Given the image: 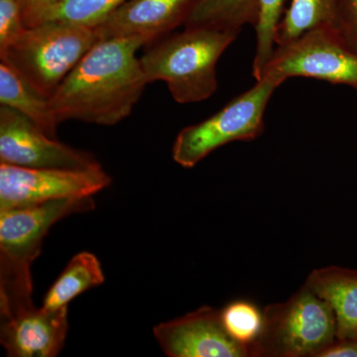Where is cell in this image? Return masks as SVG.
Here are the masks:
<instances>
[{"label": "cell", "mask_w": 357, "mask_h": 357, "mask_svg": "<svg viewBox=\"0 0 357 357\" xmlns=\"http://www.w3.org/2000/svg\"><path fill=\"white\" fill-rule=\"evenodd\" d=\"M137 37L98 40L51 96L59 122L115 126L128 117L148 82L136 53Z\"/></svg>", "instance_id": "6da1fadb"}, {"label": "cell", "mask_w": 357, "mask_h": 357, "mask_svg": "<svg viewBox=\"0 0 357 357\" xmlns=\"http://www.w3.org/2000/svg\"><path fill=\"white\" fill-rule=\"evenodd\" d=\"M259 7V0H194L184 26L239 34L244 26L255 27Z\"/></svg>", "instance_id": "9a60e30c"}, {"label": "cell", "mask_w": 357, "mask_h": 357, "mask_svg": "<svg viewBox=\"0 0 357 357\" xmlns=\"http://www.w3.org/2000/svg\"><path fill=\"white\" fill-rule=\"evenodd\" d=\"M98 41L93 28L45 22L26 28L0 55V60L20 73L42 95L51 98Z\"/></svg>", "instance_id": "277c9868"}, {"label": "cell", "mask_w": 357, "mask_h": 357, "mask_svg": "<svg viewBox=\"0 0 357 357\" xmlns=\"http://www.w3.org/2000/svg\"><path fill=\"white\" fill-rule=\"evenodd\" d=\"M103 282L105 274L98 257L86 251L77 253L45 295L42 307L52 312L68 307L70 301Z\"/></svg>", "instance_id": "2e32d148"}, {"label": "cell", "mask_w": 357, "mask_h": 357, "mask_svg": "<svg viewBox=\"0 0 357 357\" xmlns=\"http://www.w3.org/2000/svg\"><path fill=\"white\" fill-rule=\"evenodd\" d=\"M263 314L251 357H318L337 340L333 310L306 285L285 302L265 307Z\"/></svg>", "instance_id": "5b68a950"}, {"label": "cell", "mask_w": 357, "mask_h": 357, "mask_svg": "<svg viewBox=\"0 0 357 357\" xmlns=\"http://www.w3.org/2000/svg\"><path fill=\"white\" fill-rule=\"evenodd\" d=\"M0 105L17 110L47 135L57 138L59 122L52 110L50 98L3 62L0 63Z\"/></svg>", "instance_id": "5bb4252c"}, {"label": "cell", "mask_w": 357, "mask_h": 357, "mask_svg": "<svg viewBox=\"0 0 357 357\" xmlns=\"http://www.w3.org/2000/svg\"><path fill=\"white\" fill-rule=\"evenodd\" d=\"M126 0H60L44 22H63L95 28Z\"/></svg>", "instance_id": "d6986e66"}, {"label": "cell", "mask_w": 357, "mask_h": 357, "mask_svg": "<svg viewBox=\"0 0 357 357\" xmlns=\"http://www.w3.org/2000/svg\"><path fill=\"white\" fill-rule=\"evenodd\" d=\"M304 285L333 310L337 338L357 340V270L328 266L314 270Z\"/></svg>", "instance_id": "4fadbf2b"}, {"label": "cell", "mask_w": 357, "mask_h": 357, "mask_svg": "<svg viewBox=\"0 0 357 357\" xmlns=\"http://www.w3.org/2000/svg\"><path fill=\"white\" fill-rule=\"evenodd\" d=\"M237 35L185 28L148 45L140 58L148 84L165 82L174 100L182 105L208 100L218 89V60Z\"/></svg>", "instance_id": "3957f363"}, {"label": "cell", "mask_w": 357, "mask_h": 357, "mask_svg": "<svg viewBox=\"0 0 357 357\" xmlns=\"http://www.w3.org/2000/svg\"><path fill=\"white\" fill-rule=\"evenodd\" d=\"M95 208L93 197L54 199L0 211V316L1 319L35 307L31 266L45 236L55 223Z\"/></svg>", "instance_id": "7a4b0ae2"}, {"label": "cell", "mask_w": 357, "mask_h": 357, "mask_svg": "<svg viewBox=\"0 0 357 357\" xmlns=\"http://www.w3.org/2000/svg\"><path fill=\"white\" fill-rule=\"evenodd\" d=\"M18 0H0V55L26 30Z\"/></svg>", "instance_id": "44dd1931"}, {"label": "cell", "mask_w": 357, "mask_h": 357, "mask_svg": "<svg viewBox=\"0 0 357 357\" xmlns=\"http://www.w3.org/2000/svg\"><path fill=\"white\" fill-rule=\"evenodd\" d=\"M22 8L26 27L42 24L60 0H18Z\"/></svg>", "instance_id": "603a6c76"}, {"label": "cell", "mask_w": 357, "mask_h": 357, "mask_svg": "<svg viewBox=\"0 0 357 357\" xmlns=\"http://www.w3.org/2000/svg\"><path fill=\"white\" fill-rule=\"evenodd\" d=\"M194 0H126L93 28L98 40L137 37L148 45L184 25Z\"/></svg>", "instance_id": "8fae6325"}, {"label": "cell", "mask_w": 357, "mask_h": 357, "mask_svg": "<svg viewBox=\"0 0 357 357\" xmlns=\"http://www.w3.org/2000/svg\"><path fill=\"white\" fill-rule=\"evenodd\" d=\"M281 84L269 77L234 98L217 114L183 128L174 142V161L192 168L218 148L234 141H252L264 132L268 102Z\"/></svg>", "instance_id": "8992f818"}, {"label": "cell", "mask_w": 357, "mask_h": 357, "mask_svg": "<svg viewBox=\"0 0 357 357\" xmlns=\"http://www.w3.org/2000/svg\"><path fill=\"white\" fill-rule=\"evenodd\" d=\"M153 333L167 356L249 357L248 349L223 328L220 311L208 306L159 324Z\"/></svg>", "instance_id": "30bf717a"}, {"label": "cell", "mask_w": 357, "mask_h": 357, "mask_svg": "<svg viewBox=\"0 0 357 357\" xmlns=\"http://www.w3.org/2000/svg\"><path fill=\"white\" fill-rule=\"evenodd\" d=\"M263 77L280 84L290 77H311L357 91V52L340 38L333 26H319L275 47Z\"/></svg>", "instance_id": "52a82bcc"}, {"label": "cell", "mask_w": 357, "mask_h": 357, "mask_svg": "<svg viewBox=\"0 0 357 357\" xmlns=\"http://www.w3.org/2000/svg\"><path fill=\"white\" fill-rule=\"evenodd\" d=\"M333 27L340 38L357 52V0H337Z\"/></svg>", "instance_id": "7402d4cb"}, {"label": "cell", "mask_w": 357, "mask_h": 357, "mask_svg": "<svg viewBox=\"0 0 357 357\" xmlns=\"http://www.w3.org/2000/svg\"><path fill=\"white\" fill-rule=\"evenodd\" d=\"M337 8V0H292L277 29L275 44H287L319 26H333Z\"/></svg>", "instance_id": "e0dca14e"}, {"label": "cell", "mask_w": 357, "mask_h": 357, "mask_svg": "<svg viewBox=\"0 0 357 357\" xmlns=\"http://www.w3.org/2000/svg\"><path fill=\"white\" fill-rule=\"evenodd\" d=\"M285 0H259V16L255 25L256 53L252 74L256 81L261 79L263 72L273 55L275 37L283 17Z\"/></svg>", "instance_id": "ffe728a7"}, {"label": "cell", "mask_w": 357, "mask_h": 357, "mask_svg": "<svg viewBox=\"0 0 357 357\" xmlns=\"http://www.w3.org/2000/svg\"><path fill=\"white\" fill-rule=\"evenodd\" d=\"M0 163L26 168L76 171L102 168L93 154L50 137L25 115L2 105Z\"/></svg>", "instance_id": "9c48e42d"}, {"label": "cell", "mask_w": 357, "mask_h": 357, "mask_svg": "<svg viewBox=\"0 0 357 357\" xmlns=\"http://www.w3.org/2000/svg\"><path fill=\"white\" fill-rule=\"evenodd\" d=\"M68 328V307L52 312L33 307L1 319L0 342L8 356L54 357L64 347Z\"/></svg>", "instance_id": "7c38bea8"}, {"label": "cell", "mask_w": 357, "mask_h": 357, "mask_svg": "<svg viewBox=\"0 0 357 357\" xmlns=\"http://www.w3.org/2000/svg\"><path fill=\"white\" fill-rule=\"evenodd\" d=\"M223 328L232 340L250 349L260 337L264 323V314L259 307L251 301H232L220 310Z\"/></svg>", "instance_id": "ac0fdd59"}, {"label": "cell", "mask_w": 357, "mask_h": 357, "mask_svg": "<svg viewBox=\"0 0 357 357\" xmlns=\"http://www.w3.org/2000/svg\"><path fill=\"white\" fill-rule=\"evenodd\" d=\"M102 168L76 171L0 163V211L69 198H86L109 187Z\"/></svg>", "instance_id": "ba28073f"}, {"label": "cell", "mask_w": 357, "mask_h": 357, "mask_svg": "<svg viewBox=\"0 0 357 357\" xmlns=\"http://www.w3.org/2000/svg\"><path fill=\"white\" fill-rule=\"evenodd\" d=\"M318 357H357V340L337 338Z\"/></svg>", "instance_id": "cb8c5ba5"}]
</instances>
